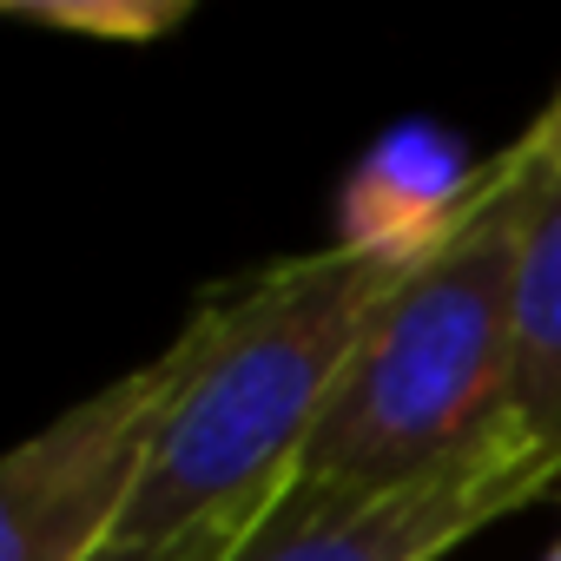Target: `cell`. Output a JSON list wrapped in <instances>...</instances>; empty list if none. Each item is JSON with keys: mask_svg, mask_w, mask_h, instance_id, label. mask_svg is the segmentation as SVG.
<instances>
[{"mask_svg": "<svg viewBox=\"0 0 561 561\" xmlns=\"http://www.w3.org/2000/svg\"><path fill=\"white\" fill-rule=\"evenodd\" d=\"M410 264L416 257L331 244L198 305L192 324L159 351L172 390L113 548L244 522L285 495L370 311Z\"/></svg>", "mask_w": 561, "mask_h": 561, "instance_id": "cell-1", "label": "cell"}, {"mask_svg": "<svg viewBox=\"0 0 561 561\" xmlns=\"http://www.w3.org/2000/svg\"><path fill=\"white\" fill-rule=\"evenodd\" d=\"M541 165L522 146L482 159L462 218L383 291L311 443L298 489L383 495L502 430L515 364V264Z\"/></svg>", "mask_w": 561, "mask_h": 561, "instance_id": "cell-2", "label": "cell"}, {"mask_svg": "<svg viewBox=\"0 0 561 561\" xmlns=\"http://www.w3.org/2000/svg\"><path fill=\"white\" fill-rule=\"evenodd\" d=\"M172 370H126L0 462V561H100L146 482Z\"/></svg>", "mask_w": 561, "mask_h": 561, "instance_id": "cell-3", "label": "cell"}, {"mask_svg": "<svg viewBox=\"0 0 561 561\" xmlns=\"http://www.w3.org/2000/svg\"><path fill=\"white\" fill-rule=\"evenodd\" d=\"M554 482V456H535L528 443L495 430L482 449L383 495H318L291 482L231 561H443L456 541Z\"/></svg>", "mask_w": 561, "mask_h": 561, "instance_id": "cell-4", "label": "cell"}, {"mask_svg": "<svg viewBox=\"0 0 561 561\" xmlns=\"http://www.w3.org/2000/svg\"><path fill=\"white\" fill-rule=\"evenodd\" d=\"M482 165H469L443 133L403 126L344 185V231L337 244L377 251V257H423L476 198Z\"/></svg>", "mask_w": 561, "mask_h": 561, "instance_id": "cell-5", "label": "cell"}, {"mask_svg": "<svg viewBox=\"0 0 561 561\" xmlns=\"http://www.w3.org/2000/svg\"><path fill=\"white\" fill-rule=\"evenodd\" d=\"M502 430L561 462V179H541L515 264V364Z\"/></svg>", "mask_w": 561, "mask_h": 561, "instance_id": "cell-6", "label": "cell"}, {"mask_svg": "<svg viewBox=\"0 0 561 561\" xmlns=\"http://www.w3.org/2000/svg\"><path fill=\"white\" fill-rule=\"evenodd\" d=\"M21 21H41V27H73V34H113V41H152L165 27L185 21V8H14Z\"/></svg>", "mask_w": 561, "mask_h": 561, "instance_id": "cell-7", "label": "cell"}, {"mask_svg": "<svg viewBox=\"0 0 561 561\" xmlns=\"http://www.w3.org/2000/svg\"><path fill=\"white\" fill-rule=\"evenodd\" d=\"M271 508H277V502H271ZM271 508H264V515H271ZM264 515L211 522V528H192V535H172V541H152V548H106L100 561H231V554L251 541V528H257Z\"/></svg>", "mask_w": 561, "mask_h": 561, "instance_id": "cell-8", "label": "cell"}, {"mask_svg": "<svg viewBox=\"0 0 561 561\" xmlns=\"http://www.w3.org/2000/svg\"><path fill=\"white\" fill-rule=\"evenodd\" d=\"M515 146H522V152H528V159H535L548 179H561V93H554V100H548V106L528 119V133H522Z\"/></svg>", "mask_w": 561, "mask_h": 561, "instance_id": "cell-9", "label": "cell"}, {"mask_svg": "<svg viewBox=\"0 0 561 561\" xmlns=\"http://www.w3.org/2000/svg\"><path fill=\"white\" fill-rule=\"evenodd\" d=\"M541 561H561V535H554V548H548V554H541Z\"/></svg>", "mask_w": 561, "mask_h": 561, "instance_id": "cell-10", "label": "cell"}]
</instances>
